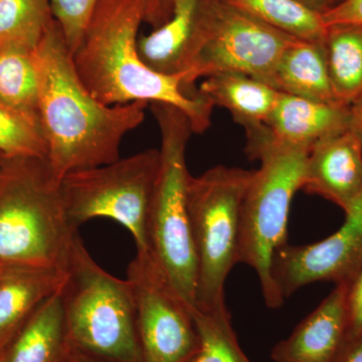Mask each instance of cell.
<instances>
[{
    "mask_svg": "<svg viewBox=\"0 0 362 362\" xmlns=\"http://www.w3.org/2000/svg\"><path fill=\"white\" fill-rule=\"evenodd\" d=\"M302 189L337 204L344 213L356 204L362 194V146L351 130L311 149Z\"/></svg>",
    "mask_w": 362,
    "mask_h": 362,
    "instance_id": "obj_12",
    "label": "cell"
},
{
    "mask_svg": "<svg viewBox=\"0 0 362 362\" xmlns=\"http://www.w3.org/2000/svg\"><path fill=\"white\" fill-rule=\"evenodd\" d=\"M309 11H313L319 16L329 13L339 6L345 0H296Z\"/></svg>",
    "mask_w": 362,
    "mask_h": 362,
    "instance_id": "obj_31",
    "label": "cell"
},
{
    "mask_svg": "<svg viewBox=\"0 0 362 362\" xmlns=\"http://www.w3.org/2000/svg\"><path fill=\"white\" fill-rule=\"evenodd\" d=\"M272 86L293 96L340 104L331 86L325 40H293L276 66Z\"/></svg>",
    "mask_w": 362,
    "mask_h": 362,
    "instance_id": "obj_17",
    "label": "cell"
},
{
    "mask_svg": "<svg viewBox=\"0 0 362 362\" xmlns=\"http://www.w3.org/2000/svg\"><path fill=\"white\" fill-rule=\"evenodd\" d=\"M201 346L189 362H251L240 349L230 312H192Z\"/></svg>",
    "mask_w": 362,
    "mask_h": 362,
    "instance_id": "obj_24",
    "label": "cell"
},
{
    "mask_svg": "<svg viewBox=\"0 0 362 362\" xmlns=\"http://www.w3.org/2000/svg\"><path fill=\"white\" fill-rule=\"evenodd\" d=\"M265 125L278 144L311 151L319 142L349 129L350 109L281 92Z\"/></svg>",
    "mask_w": 362,
    "mask_h": 362,
    "instance_id": "obj_14",
    "label": "cell"
},
{
    "mask_svg": "<svg viewBox=\"0 0 362 362\" xmlns=\"http://www.w3.org/2000/svg\"><path fill=\"white\" fill-rule=\"evenodd\" d=\"M146 16V0H99L74 65L83 84L105 105L164 103L189 119L192 132L211 126L214 104L187 87L182 75L156 73L138 54V32Z\"/></svg>",
    "mask_w": 362,
    "mask_h": 362,
    "instance_id": "obj_2",
    "label": "cell"
},
{
    "mask_svg": "<svg viewBox=\"0 0 362 362\" xmlns=\"http://www.w3.org/2000/svg\"><path fill=\"white\" fill-rule=\"evenodd\" d=\"M77 233L47 160L6 157L0 164V265L66 270Z\"/></svg>",
    "mask_w": 362,
    "mask_h": 362,
    "instance_id": "obj_3",
    "label": "cell"
},
{
    "mask_svg": "<svg viewBox=\"0 0 362 362\" xmlns=\"http://www.w3.org/2000/svg\"><path fill=\"white\" fill-rule=\"evenodd\" d=\"M199 90L214 106L230 112L246 131L266 124L281 94L263 81L235 73L207 77Z\"/></svg>",
    "mask_w": 362,
    "mask_h": 362,
    "instance_id": "obj_18",
    "label": "cell"
},
{
    "mask_svg": "<svg viewBox=\"0 0 362 362\" xmlns=\"http://www.w3.org/2000/svg\"><path fill=\"white\" fill-rule=\"evenodd\" d=\"M349 129L358 138L362 146V95L349 106Z\"/></svg>",
    "mask_w": 362,
    "mask_h": 362,
    "instance_id": "obj_32",
    "label": "cell"
},
{
    "mask_svg": "<svg viewBox=\"0 0 362 362\" xmlns=\"http://www.w3.org/2000/svg\"><path fill=\"white\" fill-rule=\"evenodd\" d=\"M335 362H362V333L346 337Z\"/></svg>",
    "mask_w": 362,
    "mask_h": 362,
    "instance_id": "obj_30",
    "label": "cell"
},
{
    "mask_svg": "<svg viewBox=\"0 0 362 362\" xmlns=\"http://www.w3.org/2000/svg\"><path fill=\"white\" fill-rule=\"evenodd\" d=\"M54 21L49 0H0V47L33 51Z\"/></svg>",
    "mask_w": 362,
    "mask_h": 362,
    "instance_id": "obj_23",
    "label": "cell"
},
{
    "mask_svg": "<svg viewBox=\"0 0 362 362\" xmlns=\"http://www.w3.org/2000/svg\"><path fill=\"white\" fill-rule=\"evenodd\" d=\"M66 276L64 269L0 265V356Z\"/></svg>",
    "mask_w": 362,
    "mask_h": 362,
    "instance_id": "obj_15",
    "label": "cell"
},
{
    "mask_svg": "<svg viewBox=\"0 0 362 362\" xmlns=\"http://www.w3.org/2000/svg\"><path fill=\"white\" fill-rule=\"evenodd\" d=\"M294 40L223 0H202L197 35L183 73L185 85L192 89L197 78L235 73L272 86L276 66Z\"/></svg>",
    "mask_w": 362,
    "mask_h": 362,
    "instance_id": "obj_9",
    "label": "cell"
},
{
    "mask_svg": "<svg viewBox=\"0 0 362 362\" xmlns=\"http://www.w3.org/2000/svg\"><path fill=\"white\" fill-rule=\"evenodd\" d=\"M202 0H173L169 20L138 39L140 59L163 75H182L197 35Z\"/></svg>",
    "mask_w": 362,
    "mask_h": 362,
    "instance_id": "obj_16",
    "label": "cell"
},
{
    "mask_svg": "<svg viewBox=\"0 0 362 362\" xmlns=\"http://www.w3.org/2000/svg\"><path fill=\"white\" fill-rule=\"evenodd\" d=\"M247 156L261 168L254 170L240 207L238 259L256 271L266 306L277 309L285 300L272 279V259L288 244L290 207L303 187L310 151L278 144L265 126L247 133Z\"/></svg>",
    "mask_w": 362,
    "mask_h": 362,
    "instance_id": "obj_4",
    "label": "cell"
},
{
    "mask_svg": "<svg viewBox=\"0 0 362 362\" xmlns=\"http://www.w3.org/2000/svg\"><path fill=\"white\" fill-rule=\"evenodd\" d=\"M0 154L47 160V148L39 126L0 104Z\"/></svg>",
    "mask_w": 362,
    "mask_h": 362,
    "instance_id": "obj_25",
    "label": "cell"
},
{
    "mask_svg": "<svg viewBox=\"0 0 362 362\" xmlns=\"http://www.w3.org/2000/svg\"><path fill=\"white\" fill-rule=\"evenodd\" d=\"M254 170L218 165L190 175L187 209L197 264L195 307L226 311L225 285L239 263L240 207Z\"/></svg>",
    "mask_w": 362,
    "mask_h": 362,
    "instance_id": "obj_7",
    "label": "cell"
},
{
    "mask_svg": "<svg viewBox=\"0 0 362 362\" xmlns=\"http://www.w3.org/2000/svg\"><path fill=\"white\" fill-rule=\"evenodd\" d=\"M61 288L33 314L4 350L0 362H65L70 344L66 337Z\"/></svg>",
    "mask_w": 362,
    "mask_h": 362,
    "instance_id": "obj_19",
    "label": "cell"
},
{
    "mask_svg": "<svg viewBox=\"0 0 362 362\" xmlns=\"http://www.w3.org/2000/svg\"><path fill=\"white\" fill-rule=\"evenodd\" d=\"M0 104L40 128V78L35 49L13 45L0 47Z\"/></svg>",
    "mask_w": 362,
    "mask_h": 362,
    "instance_id": "obj_20",
    "label": "cell"
},
{
    "mask_svg": "<svg viewBox=\"0 0 362 362\" xmlns=\"http://www.w3.org/2000/svg\"><path fill=\"white\" fill-rule=\"evenodd\" d=\"M160 166V151L148 149L98 168L73 171L59 181L66 221L73 230L93 218L125 226L137 254H148L146 226Z\"/></svg>",
    "mask_w": 362,
    "mask_h": 362,
    "instance_id": "obj_8",
    "label": "cell"
},
{
    "mask_svg": "<svg viewBox=\"0 0 362 362\" xmlns=\"http://www.w3.org/2000/svg\"><path fill=\"white\" fill-rule=\"evenodd\" d=\"M347 337L362 333V270L347 292Z\"/></svg>",
    "mask_w": 362,
    "mask_h": 362,
    "instance_id": "obj_27",
    "label": "cell"
},
{
    "mask_svg": "<svg viewBox=\"0 0 362 362\" xmlns=\"http://www.w3.org/2000/svg\"><path fill=\"white\" fill-rule=\"evenodd\" d=\"M65 362H112L106 361V359L99 358V357L89 356V354H83L71 349L69 350L68 356H66Z\"/></svg>",
    "mask_w": 362,
    "mask_h": 362,
    "instance_id": "obj_33",
    "label": "cell"
},
{
    "mask_svg": "<svg viewBox=\"0 0 362 362\" xmlns=\"http://www.w3.org/2000/svg\"><path fill=\"white\" fill-rule=\"evenodd\" d=\"M40 78V123L47 162L59 181L73 171L120 159L128 133L141 125L146 102L109 106L78 77L56 21L35 49Z\"/></svg>",
    "mask_w": 362,
    "mask_h": 362,
    "instance_id": "obj_1",
    "label": "cell"
},
{
    "mask_svg": "<svg viewBox=\"0 0 362 362\" xmlns=\"http://www.w3.org/2000/svg\"><path fill=\"white\" fill-rule=\"evenodd\" d=\"M325 47L333 93L350 106L362 95V26H328Z\"/></svg>",
    "mask_w": 362,
    "mask_h": 362,
    "instance_id": "obj_21",
    "label": "cell"
},
{
    "mask_svg": "<svg viewBox=\"0 0 362 362\" xmlns=\"http://www.w3.org/2000/svg\"><path fill=\"white\" fill-rule=\"evenodd\" d=\"M173 0H146L145 21L158 28L166 23L173 13Z\"/></svg>",
    "mask_w": 362,
    "mask_h": 362,
    "instance_id": "obj_29",
    "label": "cell"
},
{
    "mask_svg": "<svg viewBox=\"0 0 362 362\" xmlns=\"http://www.w3.org/2000/svg\"><path fill=\"white\" fill-rule=\"evenodd\" d=\"M161 134L160 166L150 202L148 255L192 311L197 264L187 209V147L192 133L188 117L173 105L151 103Z\"/></svg>",
    "mask_w": 362,
    "mask_h": 362,
    "instance_id": "obj_5",
    "label": "cell"
},
{
    "mask_svg": "<svg viewBox=\"0 0 362 362\" xmlns=\"http://www.w3.org/2000/svg\"><path fill=\"white\" fill-rule=\"evenodd\" d=\"M351 283L335 286L318 307L275 345V362H335L347 337V292Z\"/></svg>",
    "mask_w": 362,
    "mask_h": 362,
    "instance_id": "obj_13",
    "label": "cell"
},
{
    "mask_svg": "<svg viewBox=\"0 0 362 362\" xmlns=\"http://www.w3.org/2000/svg\"><path fill=\"white\" fill-rule=\"evenodd\" d=\"M361 270L362 194L337 233L315 244L285 245L271 265L272 279L284 300L312 283H351Z\"/></svg>",
    "mask_w": 362,
    "mask_h": 362,
    "instance_id": "obj_11",
    "label": "cell"
},
{
    "mask_svg": "<svg viewBox=\"0 0 362 362\" xmlns=\"http://www.w3.org/2000/svg\"><path fill=\"white\" fill-rule=\"evenodd\" d=\"M66 271L61 297L71 349L112 362H141L127 279L114 277L98 265L78 233Z\"/></svg>",
    "mask_w": 362,
    "mask_h": 362,
    "instance_id": "obj_6",
    "label": "cell"
},
{
    "mask_svg": "<svg viewBox=\"0 0 362 362\" xmlns=\"http://www.w3.org/2000/svg\"><path fill=\"white\" fill-rule=\"evenodd\" d=\"M141 362H189L201 346L192 309L169 284L148 254L127 269Z\"/></svg>",
    "mask_w": 362,
    "mask_h": 362,
    "instance_id": "obj_10",
    "label": "cell"
},
{
    "mask_svg": "<svg viewBox=\"0 0 362 362\" xmlns=\"http://www.w3.org/2000/svg\"><path fill=\"white\" fill-rule=\"evenodd\" d=\"M4 158H6V156H2V154H0V164H1V162L4 160Z\"/></svg>",
    "mask_w": 362,
    "mask_h": 362,
    "instance_id": "obj_34",
    "label": "cell"
},
{
    "mask_svg": "<svg viewBox=\"0 0 362 362\" xmlns=\"http://www.w3.org/2000/svg\"><path fill=\"white\" fill-rule=\"evenodd\" d=\"M99 0H49L54 20L58 23L71 54L82 44Z\"/></svg>",
    "mask_w": 362,
    "mask_h": 362,
    "instance_id": "obj_26",
    "label": "cell"
},
{
    "mask_svg": "<svg viewBox=\"0 0 362 362\" xmlns=\"http://www.w3.org/2000/svg\"><path fill=\"white\" fill-rule=\"evenodd\" d=\"M265 25L298 40L324 42L327 28L319 14L296 0H223Z\"/></svg>",
    "mask_w": 362,
    "mask_h": 362,
    "instance_id": "obj_22",
    "label": "cell"
},
{
    "mask_svg": "<svg viewBox=\"0 0 362 362\" xmlns=\"http://www.w3.org/2000/svg\"><path fill=\"white\" fill-rule=\"evenodd\" d=\"M321 18L326 28L331 25L362 26V0H345Z\"/></svg>",
    "mask_w": 362,
    "mask_h": 362,
    "instance_id": "obj_28",
    "label": "cell"
}]
</instances>
